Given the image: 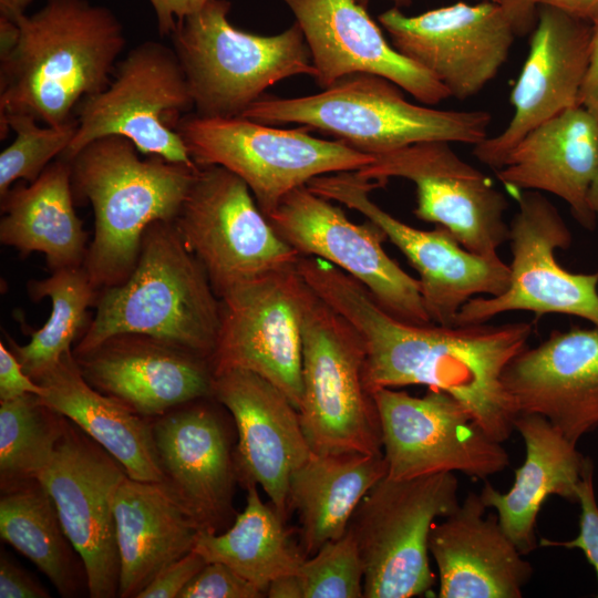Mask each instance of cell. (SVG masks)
<instances>
[{
    "instance_id": "1",
    "label": "cell",
    "mask_w": 598,
    "mask_h": 598,
    "mask_svg": "<svg viewBox=\"0 0 598 598\" xmlns=\"http://www.w3.org/2000/svg\"><path fill=\"white\" fill-rule=\"evenodd\" d=\"M296 268L360 333L371 393L406 385L441 390L460 401L491 439L503 443L512 435L519 412L502 377L528 347L533 323L410 324L389 315L365 287L321 258L299 257Z\"/></svg>"
},
{
    "instance_id": "2",
    "label": "cell",
    "mask_w": 598,
    "mask_h": 598,
    "mask_svg": "<svg viewBox=\"0 0 598 598\" xmlns=\"http://www.w3.org/2000/svg\"><path fill=\"white\" fill-rule=\"evenodd\" d=\"M18 25L16 47L0 59V115L52 126L73 121L81 100L113 78L126 42L121 21L87 0H47Z\"/></svg>"
},
{
    "instance_id": "3",
    "label": "cell",
    "mask_w": 598,
    "mask_h": 598,
    "mask_svg": "<svg viewBox=\"0 0 598 598\" xmlns=\"http://www.w3.org/2000/svg\"><path fill=\"white\" fill-rule=\"evenodd\" d=\"M138 153L131 140L107 135L69 161L74 200L90 203L94 213L83 267L97 290L130 277L146 228L174 220L198 172L196 165Z\"/></svg>"
},
{
    "instance_id": "4",
    "label": "cell",
    "mask_w": 598,
    "mask_h": 598,
    "mask_svg": "<svg viewBox=\"0 0 598 598\" xmlns=\"http://www.w3.org/2000/svg\"><path fill=\"white\" fill-rule=\"evenodd\" d=\"M94 307L74 355L113 336L140 333L210 359L220 328V299L172 221H154L146 228L132 274L124 282L99 290Z\"/></svg>"
},
{
    "instance_id": "5",
    "label": "cell",
    "mask_w": 598,
    "mask_h": 598,
    "mask_svg": "<svg viewBox=\"0 0 598 598\" xmlns=\"http://www.w3.org/2000/svg\"><path fill=\"white\" fill-rule=\"evenodd\" d=\"M399 87L383 76L359 72L313 95L261 96L241 116L266 125L298 123L373 156L425 141L476 145L487 137V111L410 103Z\"/></svg>"
},
{
    "instance_id": "6",
    "label": "cell",
    "mask_w": 598,
    "mask_h": 598,
    "mask_svg": "<svg viewBox=\"0 0 598 598\" xmlns=\"http://www.w3.org/2000/svg\"><path fill=\"white\" fill-rule=\"evenodd\" d=\"M230 2L209 0L176 23L169 34L196 114L237 117L275 83L295 75L316 76L299 25L275 35L239 30L228 19Z\"/></svg>"
},
{
    "instance_id": "7",
    "label": "cell",
    "mask_w": 598,
    "mask_h": 598,
    "mask_svg": "<svg viewBox=\"0 0 598 598\" xmlns=\"http://www.w3.org/2000/svg\"><path fill=\"white\" fill-rule=\"evenodd\" d=\"M364 364L358 330L308 286L298 412L313 453L382 454L380 417L364 382Z\"/></svg>"
},
{
    "instance_id": "8",
    "label": "cell",
    "mask_w": 598,
    "mask_h": 598,
    "mask_svg": "<svg viewBox=\"0 0 598 598\" xmlns=\"http://www.w3.org/2000/svg\"><path fill=\"white\" fill-rule=\"evenodd\" d=\"M282 130L243 117L185 115L177 133L198 167L217 165L240 177L266 217L292 189L317 176L355 172L373 162L341 140Z\"/></svg>"
},
{
    "instance_id": "9",
    "label": "cell",
    "mask_w": 598,
    "mask_h": 598,
    "mask_svg": "<svg viewBox=\"0 0 598 598\" xmlns=\"http://www.w3.org/2000/svg\"><path fill=\"white\" fill-rule=\"evenodd\" d=\"M453 473L380 480L361 499L348 530L364 570L363 597L423 596L435 585L429 538L436 518L460 506Z\"/></svg>"
},
{
    "instance_id": "10",
    "label": "cell",
    "mask_w": 598,
    "mask_h": 598,
    "mask_svg": "<svg viewBox=\"0 0 598 598\" xmlns=\"http://www.w3.org/2000/svg\"><path fill=\"white\" fill-rule=\"evenodd\" d=\"M192 107L187 79L174 49L145 41L116 65L103 91L78 104L76 132L60 157L69 162L92 141L121 135L144 155L195 165L177 133Z\"/></svg>"
},
{
    "instance_id": "11",
    "label": "cell",
    "mask_w": 598,
    "mask_h": 598,
    "mask_svg": "<svg viewBox=\"0 0 598 598\" xmlns=\"http://www.w3.org/2000/svg\"><path fill=\"white\" fill-rule=\"evenodd\" d=\"M172 223L219 299L249 281L295 266L300 257L277 234L248 185L221 166L198 167Z\"/></svg>"
},
{
    "instance_id": "12",
    "label": "cell",
    "mask_w": 598,
    "mask_h": 598,
    "mask_svg": "<svg viewBox=\"0 0 598 598\" xmlns=\"http://www.w3.org/2000/svg\"><path fill=\"white\" fill-rule=\"evenodd\" d=\"M512 195L518 208L508 225V288L497 296L470 300L453 324L484 323L501 313L530 311L537 318L549 313L575 316L598 328V271L575 274L555 257V250L566 249L571 243V233L558 209L540 192Z\"/></svg>"
},
{
    "instance_id": "13",
    "label": "cell",
    "mask_w": 598,
    "mask_h": 598,
    "mask_svg": "<svg viewBox=\"0 0 598 598\" xmlns=\"http://www.w3.org/2000/svg\"><path fill=\"white\" fill-rule=\"evenodd\" d=\"M313 193L361 213L377 224L419 274L425 310L435 324H453L462 307L481 296H497L509 285V266L463 247L444 227H412L373 203L369 196L382 184L357 172L321 175L307 183Z\"/></svg>"
},
{
    "instance_id": "14",
    "label": "cell",
    "mask_w": 598,
    "mask_h": 598,
    "mask_svg": "<svg viewBox=\"0 0 598 598\" xmlns=\"http://www.w3.org/2000/svg\"><path fill=\"white\" fill-rule=\"evenodd\" d=\"M373 396L389 478L461 472L486 480L509 466L502 443L491 439L447 392L429 389L424 395L414 396L382 388Z\"/></svg>"
},
{
    "instance_id": "15",
    "label": "cell",
    "mask_w": 598,
    "mask_h": 598,
    "mask_svg": "<svg viewBox=\"0 0 598 598\" xmlns=\"http://www.w3.org/2000/svg\"><path fill=\"white\" fill-rule=\"evenodd\" d=\"M308 285L296 265L235 288L220 298L213 373L254 372L299 410L302 399V315Z\"/></svg>"
},
{
    "instance_id": "16",
    "label": "cell",
    "mask_w": 598,
    "mask_h": 598,
    "mask_svg": "<svg viewBox=\"0 0 598 598\" xmlns=\"http://www.w3.org/2000/svg\"><path fill=\"white\" fill-rule=\"evenodd\" d=\"M267 218L299 256L332 264L365 287L395 319L416 326L432 323L419 280L384 251L386 235L373 221L352 223L340 207L307 185L289 192Z\"/></svg>"
},
{
    "instance_id": "17",
    "label": "cell",
    "mask_w": 598,
    "mask_h": 598,
    "mask_svg": "<svg viewBox=\"0 0 598 598\" xmlns=\"http://www.w3.org/2000/svg\"><path fill=\"white\" fill-rule=\"evenodd\" d=\"M355 172L383 186L393 177L412 182L414 215L444 227L474 254L498 257V249L508 241L505 195L488 176L462 159L450 142H419L374 155L372 163Z\"/></svg>"
},
{
    "instance_id": "18",
    "label": "cell",
    "mask_w": 598,
    "mask_h": 598,
    "mask_svg": "<svg viewBox=\"0 0 598 598\" xmlns=\"http://www.w3.org/2000/svg\"><path fill=\"white\" fill-rule=\"evenodd\" d=\"M126 476L124 467L109 452L66 419L52 458L38 478L84 565L92 598L118 595L113 502Z\"/></svg>"
},
{
    "instance_id": "19",
    "label": "cell",
    "mask_w": 598,
    "mask_h": 598,
    "mask_svg": "<svg viewBox=\"0 0 598 598\" xmlns=\"http://www.w3.org/2000/svg\"><path fill=\"white\" fill-rule=\"evenodd\" d=\"M392 47L465 100L478 94L506 62L517 37L499 3L456 2L419 16L393 7L378 17Z\"/></svg>"
},
{
    "instance_id": "20",
    "label": "cell",
    "mask_w": 598,
    "mask_h": 598,
    "mask_svg": "<svg viewBox=\"0 0 598 598\" xmlns=\"http://www.w3.org/2000/svg\"><path fill=\"white\" fill-rule=\"evenodd\" d=\"M594 25L550 7L537 9L529 50L511 93L513 116L497 135L474 145V156L499 169L535 127L579 105Z\"/></svg>"
},
{
    "instance_id": "21",
    "label": "cell",
    "mask_w": 598,
    "mask_h": 598,
    "mask_svg": "<svg viewBox=\"0 0 598 598\" xmlns=\"http://www.w3.org/2000/svg\"><path fill=\"white\" fill-rule=\"evenodd\" d=\"M213 398L230 412L236 423L237 480L245 488L260 485L287 522L291 512L290 477L313 453L297 408L271 382L246 370L215 374Z\"/></svg>"
},
{
    "instance_id": "22",
    "label": "cell",
    "mask_w": 598,
    "mask_h": 598,
    "mask_svg": "<svg viewBox=\"0 0 598 598\" xmlns=\"http://www.w3.org/2000/svg\"><path fill=\"white\" fill-rule=\"evenodd\" d=\"M74 357L94 389L147 419L213 398L209 359L157 338L121 333Z\"/></svg>"
},
{
    "instance_id": "23",
    "label": "cell",
    "mask_w": 598,
    "mask_h": 598,
    "mask_svg": "<svg viewBox=\"0 0 598 598\" xmlns=\"http://www.w3.org/2000/svg\"><path fill=\"white\" fill-rule=\"evenodd\" d=\"M282 1L302 31L320 87L364 72L392 81L424 104L451 96L431 73L388 43L367 8L355 0Z\"/></svg>"
},
{
    "instance_id": "24",
    "label": "cell",
    "mask_w": 598,
    "mask_h": 598,
    "mask_svg": "<svg viewBox=\"0 0 598 598\" xmlns=\"http://www.w3.org/2000/svg\"><path fill=\"white\" fill-rule=\"evenodd\" d=\"M502 381L519 413L544 416L577 445L598 426V328L553 331L512 359Z\"/></svg>"
},
{
    "instance_id": "25",
    "label": "cell",
    "mask_w": 598,
    "mask_h": 598,
    "mask_svg": "<svg viewBox=\"0 0 598 598\" xmlns=\"http://www.w3.org/2000/svg\"><path fill=\"white\" fill-rule=\"evenodd\" d=\"M186 405L152 423L163 482L203 529L217 533L233 515L235 461L215 411L203 404Z\"/></svg>"
},
{
    "instance_id": "26",
    "label": "cell",
    "mask_w": 598,
    "mask_h": 598,
    "mask_svg": "<svg viewBox=\"0 0 598 598\" xmlns=\"http://www.w3.org/2000/svg\"><path fill=\"white\" fill-rule=\"evenodd\" d=\"M480 494L468 493L433 525L429 550L439 570L440 598H520L533 567L501 527L485 516Z\"/></svg>"
},
{
    "instance_id": "27",
    "label": "cell",
    "mask_w": 598,
    "mask_h": 598,
    "mask_svg": "<svg viewBox=\"0 0 598 598\" xmlns=\"http://www.w3.org/2000/svg\"><path fill=\"white\" fill-rule=\"evenodd\" d=\"M598 173V117L581 105L530 131L508 154L496 177L509 190L550 193L568 204L586 229L596 227L589 196Z\"/></svg>"
},
{
    "instance_id": "28",
    "label": "cell",
    "mask_w": 598,
    "mask_h": 598,
    "mask_svg": "<svg viewBox=\"0 0 598 598\" xmlns=\"http://www.w3.org/2000/svg\"><path fill=\"white\" fill-rule=\"evenodd\" d=\"M113 512L121 598L137 597L164 568L194 549L203 530L164 482L124 477L114 496Z\"/></svg>"
},
{
    "instance_id": "29",
    "label": "cell",
    "mask_w": 598,
    "mask_h": 598,
    "mask_svg": "<svg viewBox=\"0 0 598 598\" xmlns=\"http://www.w3.org/2000/svg\"><path fill=\"white\" fill-rule=\"evenodd\" d=\"M515 430L526 447V457L515 470L511 489L501 493L485 483L480 496L484 505L497 513V519L523 555L536 549V519L550 495L577 502V489L586 457L547 419L518 413Z\"/></svg>"
},
{
    "instance_id": "30",
    "label": "cell",
    "mask_w": 598,
    "mask_h": 598,
    "mask_svg": "<svg viewBox=\"0 0 598 598\" xmlns=\"http://www.w3.org/2000/svg\"><path fill=\"white\" fill-rule=\"evenodd\" d=\"M41 401L78 425L109 452L130 478L163 482L152 423L114 398L94 389L82 375L73 350L35 380Z\"/></svg>"
},
{
    "instance_id": "31",
    "label": "cell",
    "mask_w": 598,
    "mask_h": 598,
    "mask_svg": "<svg viewBox=\"0 0 598 598\" xmlns=\"http://www.w3.org/2000/svg\"><path fill=\"white\" fill-rule=\"evenodd\" d=\"M74 203L70 163L60 158L30 185L17 183L1 197V244L22 257L42 252L52 271L82 267L87 233Z\"/></svg>"
},
{
    "instance_id": "32",
    "label": "cell",
    "mask_w": 598,
    "mask_h": 598,
    "mask_svg": "<svg viewBox=\"0 0 598 598\" xmlns=\"http://www.w3.org/2000/svg\"><path fill=\"white\" fill-rule=\"evenodd\" d=\"M386 474L383 453H312L292 473L289 506L299 514L307 558L346 534L361 499Z\"/></svg>"
},
{
    "instance_id": "33",
    "label": "cell",
    "mask_w": 598,
    "mask_h": 598,
    "mask_svg": "<svg viewBox=\"0 0 598 598\" xmlns=\"http://www.w3.org/2000/svg\"><path fill=\"white\" fill-rule=\"evenodd\" d=\"M246 506L223 534L200 530L194 550L207 563L219 561L243 576L266 596L271 580L298 574L306 560L277 509L265 504L257 485L246 487Z\"/></svg>"
},
{
    "instance_id": "34",
    "label": "cell",
    "mask_w": 598,
    "mask_h": 598,
    "mask_svg": "<svg viewBox=\"0 0 598 598\" xmlns=\"http://www.w3.org/2000/svg\"><path fill=\"white\" fill-rule=\"evenodd\" d=\"M0 536L28 557L63 597L86 585L84 565L65 535L50 495L39 483L2 493Z\"/></svg>"
},
{
    "instance_id": "35",
    "label": "cell",
    "mask_w": 598,
    "mask_h": 598,
    "mask_svg": "<svg viewBox=\"0 0 598 598\" xmlns=\"http://www.w3.org/2000/svg\"><path fill=\"white\" fill-rule=\"evenodd\" d=\"M28 293L34 301L50 298V317L42 328L30 332L31 340L25 346H19L10 337L8 344L23 371L35 381L55 367L65 352L73 350V341L89 326L87 310L95 306L99 290L82 266L29 280Z\"/></svg>"
},
{
    "instance_id": "36",
    "label": "cell",
    "mask_w": 598,
    "mask_h": 598,
    "mask_svg": "<svg viewBox=\"0 0 598 598\" xmlns=\"http://www.w3.org/2000/svg\"><path fill=\"white\" fill-rule=\"evenodd\" d=\"M66 417L27 393L0 401V485L8 493L32 483L50 463Z\"/></svg>"
},
{
    "instance_id": "37",
    "label": "cell",
    "mask_w": 598,
    "mask_h": 598,
    "mask_svg": "<svg viewBox=\"0 0 598 598\" xmlns=\"http://www.w3.org/2000/svg\"><path fill=\"white\" fill-rule=\"evenodd\" d=\"M39 123L28 114L0 115L1 140L9 130L16 133L14 141L0 154V198L19 179L33 183L54 157L65 152L78 126L76 120L59 126Z\"/></svg>"
},
{
    "instance_id": "38",
    "label": "cell",
    "mask_w": 598,
    "mask_h": 598,
    "mask_svg": "<svg viewBox=\"0 0 598 598\" xmlns=\"http://www.w3.org/2000/svg\"><path fill=\"white\" fill-rule=\"evenodd\" d=\"M298 575L303 598H362L364 570L357 543L346 534L306 558Z\"/></svg>"
},
{
    "instance_id": "39",
    "label": "cell",
    "mask_w": 598,
    "mask_h": 598,
    "mask_svg": "<svg viewBox=\"0 0 598 598\" xmlns=\"http://www.w3.org/2000/svg\"><path fill=\"white\" fill-rule=\"evenodd\" d=\"M577 502L580 505L579 533L570 540L540 539L543 547H566L579 549L594 567L598 580V503L594 486V463L586 457L581 480L577 489ZM598 597V591H597Z\"/></svg>"
},
{
    "instance_id": "40",
    "label": "cell",
    "mask_w": 598,
    "mask_h": 598,
    "mask_svg": "<svg viewBox=\"0 0 598 598\" xmlns=\"http://www.w3.org/2000/svg\"><path fill=\"white\" fill-rule=\"evenodd\" d=\"M265 594L219 561L207 563L182 590L178 598H260Z\"/></svg>"
},
{
    "instance_id": "41",
    "label": "cell",
    "mask_w": 598,
    "mask_h": 598,
    "mask_svg": "<svg viewBox=\"0 0 598 598\" xmlns=\"http://www.w3.org/2000/svg\"><path fill=\"white\" fill-rule=\"evenodd\" d=\"M517 37L532 32L539 7H550L590 24L598 22V0H501Z\"/></svg>"
},
{
    "instance_id": "42",
    "label": "cell",
    "mask_w": 598,
    "mask_h": 598,
    "mask_svg": "<svg viewBox=\"0 0 598 598\" xmlns=\"http://www.w3.org/2000/svg\"><path fill=\"white\" fill-rule=\"evenodd\" d=\"M206 564V559L193 549L164 568L136 598H178Z\"/></svg>"
},
{
    "instance_id": "43",
    "label": "cell",
    "mask_w": 598,
    "mask_h": 598,
    "mask_svg": "<svg viewBox=\"0 0 598 598\" xmlns=\"http://www.w3.org/2000/svg\"><path fill=\"white\" fill-rule=\"evenodd\" d=\"M33 393L42 395V386L22 369L17 357L0 342V401H8Z\"/></svg>"
},
{
    "instance_id": "44",
    "label": "cell",
    "mask_w": 598,
    "mask_h": 598,
    "mask_svg": "<svg viewBox=\"0 0 598 598\" xmlns=\"http://www.w3.org/2000/svg\"><path fill=\"white\" fill-rule=\"evenodd\" d=\"M1 598H48V591L3 554L0 559Z\"/></svg>"
},
{
    "instance_id": "45",
    "label": "cell",
    "mask_w": 598,
    "mask_h": 598,
    "mask_svg": "<svg viewBox=\"0 0 598 598\" xmlns=\"http://www.w3.org/2000/svg\"><path fill=\"white\" fill-rule=\"evenodd\" d=\"M155 12L158 32L169 35L176 23L202 9L209 0H148Z\"/></svg>"
},
{
    "instance_id": "46",
    "label": "cell",
    "mask_w": 598,
    "mask_h": 598,
    "mask_svg": "<svg viewBox=\"0 0 598 598\" xmlns=\"http://www.w3.org/2000/svg\"><path fill=\"white\" fill-rule=\"evenodd\" d=\"M579 105L598 117V22L594 24L592 29L590 61L580 92Z\"/></svg>"
},
{
    "instance_id": "47",
    "label": "cell",
    "mask_w": 598,
    "mask_h": 598,
    "mask_svg": "<svg viewBox=\"0 0 598 598\" xmlns=\"http://www.w3.org/2000/svg\"><path fill=\"white\" fill-rule=\"evenodd\" d=\"M266 596L270 598H303V587L298 574H289L275 578L267 587Z\"/></svg>"
},
{
    "instance_id": "48",
    "label": "cell",
    "mask_w": 598,
    "mask_h": 598,
    "mask_svg": "<svg viewBox=\"0 0 598 598\" xmlns=\"http://www.w3.org/2000/svg\"><path fill=\"white\" fill-rule=\"evenodd\" d=\"M18 39V23L0 19V59L6 58L13 50Z\"/></svg>"
},
{
    "instance_id": "49",
    "label": "cell",
    "mask_w": 598,
    "mask_h": 598,
    "mask_svg": "<svg viewBox=\"0 0 598 598\" xmlns=\"http://www.w3.org/2000/svg\"><path fill=\"white\" fill-rule=\"evenodd\" d=\"M33 0H0V19L18 23Z\"/></svg>"
},
{
    "instance_id": "50",
    "label": "cell",
    "mask_w": 598,
    "mask_h": 598,
    "mask_svg": "<svg viewBox=\"0 0 598 598\" xmlns=\"http://www.w3.org/2000/svg\"><path fill=\"white\" fill-rule=\"evenodd\" d=\"M590 206L594 210V213L597 216L598 219V173L595 178V182L592 184V187L590 189V196H589Z\"/></svg>"
},
{
    "instance_id": "51",
    "label": "cell",
    "mask_w": 598,
    "mask_h": 598,
    "mask_svg": "<svg viewBox=\"0 0 598 598\" xmlns=\"http://www.w3.org/2000/svg\"><path fill=\"white\" fill-rule=\"evenodd\" d=\"M391 2H393L395 4V7H408L411 4L412 0H390ZM487 1H492V2H496V3H499L501 0H487Z\"/></svg>"
},
{
    "instance_id": "52",
    "label": "cell",
    "mask_w": 598,
    "mask_h": 598,
    "mask_svg": "<svg viewBox=\"0 0 598 598\" xmlns=\"http://www.w3.org/2000/svg\"><path fill=\"white\" fill-rule=\"evenodd\" d=\"M359 4H361L364 8H368L370 0H355Z\"/></svg>"
}]
</instances>
